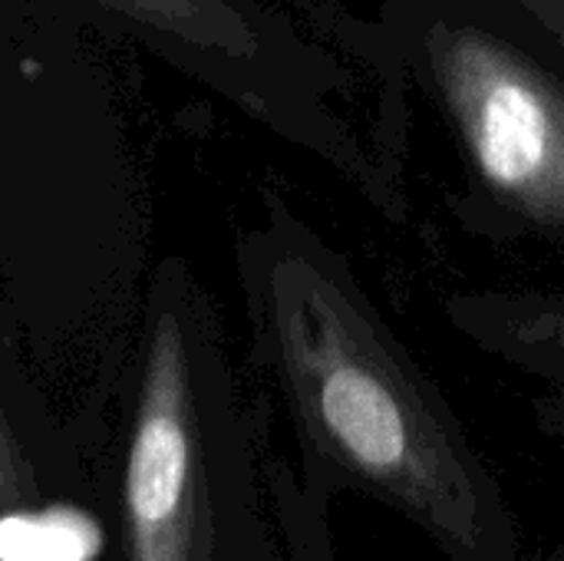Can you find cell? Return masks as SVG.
<instances>
[{
	"label": "cell",
	"mask_w": 564,
	"mask_h": 561,
	"mask_svg": "<svg viewBox=\"0 0 564 561\" xmlns=\"http://www.w3.org/2000/svg\"><path fill=\"white\" fill-rule=\"evenodd\" d=\"M251 265L258 327L314 493L383 506L446 561H522L502 483L347 261L278 212Z\"/></svg>",
	"instance_id": "1"
},
{
	"label": "cell",
	"mask_w": 564,
	"mask_h": 561,
	"mask_svg": "<svg viewBox=\"0 0 564 561\" xmlns=\"http://www.w3.org/2000/svg\"><path fill=\"white\" fill-rule=\"evenodd\" d=\"M304 470L264 456L172 311L152 321L129 443L93 561H334Z\"/></svg>",
	"instance_id": "2"
},
{
	"label": "cell",
	"mask_w": 564,
	"mask_h": 561,
	"mask_svg": "<svg viewBox=\"0 0 564 561\" xmlns=\"http://www.w3.org/2000/svg\"><path fill=\"white\" fill-rule=\"evenodd\" d=\"M430 63L489 188L539 225L564 228V86L522 50L440 23Z\"/></svg>",
	"instance_id": "3"
},
{
	"label": "cell",
	"mask_w": 564,
	"mask_h": 561,
	"mask_svg": "<svg viewBox=\"0 0 564 561\" xmlns=\"http://www.w3.org/2000/svg\"><path fill=\"white\" fill-rule=\"evenodd\" d=\"M453 324L506 364L564 380V298L476 294L446 304Z\"/></svg>",
	"instance_id": "4"
},
{
	"label": "cell",
	"mask_w": 564,
	"mask_h": 561,
	"mask_svg": "<svg viewBox=\"0 0 564 561\" xmlns=\"http://www.w3.org/2000/svg\"><path fill=\"white\" fill-rule=\"evenodd\" d=\"M126 20L162 30L188 46L218 50L228 56H251L258 33L248 17L228 0H93Z\"/></svg>",
	"instance_id": "5"
},
{
	"label": "cell",
	"mask_w": 564,
	"mask_h": 561,
	"mask_svg": "<svg viewBox=\"0 0 564 561\" xmlns=\"http://www.w3.org/2000/svg\"><path fill=\"white\" fill-rule=\"evenodd\" d=\"M69 503H73V489L17 433L10 413L0 403V536L20 519Z\"/></svg>",
	"instance_id": "6"
},
{
	"label": "cell",
	"mask_w": 564,
	"mask_h": 561,
	"mask_svg": "<svg viewBox=\"0 0 564 561\" xmlns=\"http://www.w3.org/2000/svg\"><path fill=\"white\" fill-rule=\"evenodd\" d=\"M522 3L535 13V20H542L549 26V33L564 46V0H522Z\"/></svg>",
	"instance_id": "7"
},
{
	"label": "cell",
	"mask_w": 564,
	"mask_h": 561,
	"mask_svg": "<svg viewBox=\"0 0 564 561\" xmlns=\"http://www.w3.org/2000/svg\"><path fill=\"white\" fill-rule=\"evenodd\" d=\"M549 561H564V546H562V549H558V552H555V555H552V559H549Z\"/></svg>",
	"instance_id": "8"
}]
</instances>
